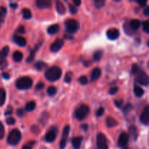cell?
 <instances>
[{"instance_id":"6da1fadb","label":"cell","mask_w":149,"mask_h":149,"mask_svg":"<svg viewBox=\"0 0 149 149\" xmlns=\"http://www.w3.org/2000/svg\"><path fill=\"white\" fill-rule=\"evenodd\" d=\"M62 75V70L58 66H52L45 72V77L50 81H55L59 79Z\"/></svg>"},{"instance_id":"7a4b0ae2","label":"cell","mask_w":149,"mask_h":149,"mask_svg":"<svg viewBox=\"0 0 149 149\" xmlns=\"http://www.w3.org/2000/svg\"><path fill=\"white\" fill-rule=\"evenodd\" d=\"M33 81L29 77H23L18 79L16 81V87L20 90H26L29 89L32 86Z\"/></svg>"},{"instance_id":"3957f363","label":"cell","mask_w":149,"mask_h":149,"mask_svg":"<svg viewBox=\"0 0 149 149\" xmlns=\"http://www.w3.org/2000/svg\"><path fill=\"white\" fill-rule=\"evenodd\" d=\"M21 139V133L17 129H14L9 133L7 142L12 146H15L20 142Z\"/></svg>"},{"instance_id":"277c9868","label":"cell","mask_w":149,"mask_h":149,"mask_svg":"<svg viewBox=\"0 0 149 149\" xmlns=\"http://www.w3.org/2000/svg\"><path fill=\"white\" fill-rule=\"evenodd\" d=\"M90 112V108L88 106L85 104H82L76 110L75 116L79 120H82L84 119L87 114Z\"/></svg>"},{"instance_id":"5b68a950","label":"cell","mask_w":149,"mask_h":149,"mask_svg":"<svg viewBox=\"0 0 149 149\" xmlns=\"http://www.w3.org/2000/svg\"><path fill=\"white\" fill-rule=\"evenodd\" d=\"M65 27L69 33H75L79 29V23L77 20H74V19H69L65 21Z\"/></svg>"},{"instance_id":"8992f818","label":"cell","mask_w":149,"mask_h":149,"mask_svg":"<svg viewBox=\"0 0 149 149\" xmlns=\"http://www.w3.org/2000/svg\"><path fill=\"white\" fill-rule=\"evenodd\" d=\"M137 74H138L136 77L137 81L143 86H148V77L146 73L143 71H139Z\"/></svg>"},{"instance_id":"52a82bcc","label":"cell","mask_w":149,"mask_h":149,"mask_svg":"<svg viewBox=\"0 0 149 149\" xmlns=\"http://www.w3.org/2000/svg\"><path fill=\"white\" fill-rule=\"evenodd\" d=\"M97 146L98 149H108L107 140L103 133H99L97 135Z\"/></svg>"},{"instance_id":"ba28073f","label":"cell","mask_w":149,"mask_h":149,"mask_svg":"<svg viewBox=\"0 0 149 149\" xmlns=\"http://www.w3.org/2000/svg\"><path fill=\"white\" fill-rule=\"evenodd\" d=\"M70 132V127L69 125H66V126L64 127L63 131V135L62 138H61V143H60V148L61 149H64L65 148V146H66V142H67V138H68V134Z\"/></svg>"},{"instance_id":"9c48e42d","label":"cell","mask_w":149,"mask_h":149,"mask_svg":"<svg viewBox=\"0 0 149 149\" xmlns=\"http://www.w3.org/2000/svg\"><path fill=\"white\" fill-rule=\"evenodd\" d=\"M57 132H58L57 128L52 127L50 130H49L47 132L46 135H45V141L48 143L53 142L55 140V138H56Z\"/></svg>"},{"instance_id":"30bf717a","label":"cell","mask_w":149,"mask_h":149,"mask_svg":"<svg viewBox=\"0 0 149 149\" xmlns=\"http://www.w3.org/2000/svg\"><path fill=\"white\" fill-rule=\"evenodd\" d=\"M64 42L63 39H57L50 46V50L52 52H58V50L62 48V47L63 46Z\"/></svg>"},{"instance_id":"8fae6325","label":"cell","mask_w":149,"mask_h":149,"mask_svg":"<svg viewBox=\"0 0 149 149\" xmlns=\"http://www.w3.org/2000/svg\"><path fill=\"white\" fill-rule=\"evenodd\" d=\"M128 141H129V135L126 132H122L119 136V140H118V146L119 147L126 146L127 144Z\"/></svg>"},{"instance_id":"7c38bea8","label":"cell","mask_w":149,"mask_h":149,"mask_svg":"<svg viewBox=\"0 0 149 149\" xmlns=\"http://www.w3.org/2000/svg\"><path fill=\"white\" fill-rule=\"evenodd\" d=\"M141 121L143 125H148L149 122V108L148 106H146L143 111L141 115Z\"/></svg>"},{"instance_id":"4fadbf2b","label":"cell","mask_w":149,"mask_h":149,"mask_svg":"<svg viewBox=\"0 0 149 149\" xmlns=\"http://www.w3.org/2000/svg\"><path fill=\"white\" fill-rule=\"evenodd\" d=\"M51 1L49 0H37L36 1V7L39 9H47L51 7Z\"/></svg>"},{"instance_id":"5bb4252c","label":"cell","mask_w":149,"mask_h":149,"mask_svg":"<svg viewBox=\"0 0 149 149\" xmlns=\"http://www.w3.org/2000/svg\"><path fill=\"white\" fill-rule=\"evenodd\" d=\"M107 36L111 40H115L119 36V31L116 29H111L107 31Z\"/></svg>"},{"instance_id":"9a60e30c","label":"cell","mask_w":149,"mask_h":149,"mask_svg":"<svg viewBox=\"0 0 149 149\" xmlns=\"http://www.w3.org/2000/svg\"><path fill=\"white\" fill-rule=\"evenodd\" d=\"M9 50H10V49H9L8 46H5L0 51V65L5 61V58L8 55Z\"/></svg>"},{"instance_id":"2e32d148","label":"cell","mask_w":149,"mask_h":149,"mask_svg":"<svg viewBox=\"0 0 149 149\" xmlns=\"http://www.w3.org/2000/svg\"><path fill=\"white\" fill-rule=\"evenodd\" d=\"M83 138L81 136L79 137H75L72 139L71 143H72V146L74 149H79L81 147V141H82Z\"/></svg>"},{"instance_id":"e0dca14e","label":"cell","mask_w":149,"mask_h":149,"mask_svg":"<svg viewBox=\"0 0 149 149\" xmlns=\"http://www.w3.org/2000/svg\"><path fill=\"white\" fill-rule=\"evenodd\" d=\"M101 75V71L99 68H95L93 70L91 74V80L93 81H96L97 79H98L99 77Z\"/></svg>"},{"instance_id":"ac0fdd59","label":"cell","mask_w":149,"mask_h":149,"mask_svg":"<svg viewBox=\"0 0 149 149\" xmlns=\"http://www.w3.org/2000/svg\"><path fill=\"white\" fill-rule=\"evenodd\" d=\"M14 41L17 45L19 46L24 47L26 45V40L24 37L21 36H18V35H15L14 36Z\"/></svg>"},{"instance_id":"d6986e66","label":"cell","mask_w":149,"mask_h":149,"mask_svg":"<svg viewBox=\"0 0 149 149\" xmlns=\"http://www.w3.org/2000/svg\"><path fill=\"white\" fill-rule=\"evenodd\" d=\"M56 10L58 11V13L61 15L65 14V11H66V9H65L64 4L60 1H56Z\"/></svg>"},{"instance_id":"ffe728a7","label":"cell","mask_w":149,"mask_h":149,"mask_svg":"<svg viewBox=\"0 0 149 149\" xmlns=\"http://www.w3.org/2000/svg\"><path fill=\"white\" fill-rule=\"evenodd\" d=\"M118 124L117 121L115 119H113V117H111V116H109V117L106 119V125L109 127H113L116 126Z\"/></svg>"},{"instance_id":"44dd1931","label":"cell","mask_w":149,"mask_h":149,"mask_svg":"<svg viewBox=\"0 0 149 149\" xmlns=\"http://www.w3.org/2000/svg\"><path fill=\"white\" fill-rule=\"evenodd\" d=\"M59 29L60 27L58 24H53L48 28L47 32L49 34H55V33H56L59 31Z\"/></svg>"},{"instance_id":"7402d4cb","label":"cell","mask_w":149,"mask_h":149,"mask_svg":"<svg viewBox=\"0 0 149 149\" xmlns=\"http://www.w3.org/2000/svg\"><path fill=\"white\" fill-rule=\"evenodd\" d=\"M129 132L131 136L134 138V140L138 138V130H137L136 127L135 125H131L129 128Z\"/></svg>"},{"instance_id":"603a6c76","label":"cell","mask_w":149,"mask_h":149,"mask_svg":"<svg viewBox=\"0 0 149 149\" xmlns=\"http://www.w3.org/2000/svg\"><path fill=\"white\" fill-rule=\"evenodd\" d=\"M130 26L132 28V30H136L141 26V21L138 19H133L130 21Z\"/></svg>"},{"instance_id":"cb8c5ba5","label":"cell","mask_w":149,"mask_h":149,"mask_svg":"<svg viewBox=\"0 0 149 149\" xmlns=\"http://www.w3.org/2000/svg\"><path fill=\"white\" fill-rule=\"evenodd\" d=\"M13 59L16 62H20L23 59V53L20 51H15L13 53Z\"/></svg>"},{"instance_id":"d4e9b609","label":"cell","mask_w":149,"mask_h":149,"mask_svg":"<svg viewBox=\"0 0 149 149\" xmlns=\"http://www.w3.org/2000/svg\"><path fill=\"white\" fill-rule=\"evenodd\" d=\"M22 14H23V17L24 19H30L32 17L31 12L28 8L23 9L22 10Z\"/></svg>"},{"instance_id":"484cf974","label":"cell","mask_w":149,"mask_h":149,"mask_svg":"<svg viewBox=\"0 0 149 149\" xmlns=\"http://www.w3.org/2000/svg\"><path fill=\"white\" fill-rule=\"evenodd\" d=\"M134 93L137 97H141L144 94V90L139 86L135 85V88H134Z\"/></svg>"},{"instance_id":"4316f807","label":"cell","mask_w":149,"mask_h":149,"mask_svg":"<svg viewBox=\"0 0 149 149\" xmlns=\"http://www.w3.org/2000/svg\"><path fill=\"white\" fill-rule=\"evenodd\" d=\"M6 92L3 88H0V106H2L5 102Z\"/></svg>"},{"instance_id":"83f0119b","label":"cell","mask_w":149,"mask_h":149,"mask_svg":"<svg viewBox=\"0 0 149 149\" xmlns=\"http://www.w3.org/2000/svg\"><path fill=\"white\" fill-rule=\"evenodd\" d=\"M35 107H36V103L34 101H30L26 104V111H32L34 110Z\"/></svg>"},{"instance_id":"f1b7e54d","label":"cell","mask_w":149,"mask_h":149,"mask_svg":"<svg viewBox=\"0 0 149 149\" xmlns=\"http://www.w3.org/2000/svg\"><path fill=\"white\" fill-rule=\"evenodd\" d=\"M39 47L36 46V47H35L34 49H33V50L31 51L30 55H29V57L27 58V60H26V62H27V63H31L32 61H33V58H34V56H35V53H36V50H37L38 48H39Z\"/></svg>"},{"instance_id":"f546056e","label":"cell","mask_w":149,"mask_h":149,"mask_svg":"<svg viewBox=\"0 0 149 149\" xmlns=\"http://www.w3.org/2000/svg\"><path fill=\"white\" fill-rule=\"evenodd\" d=\"M34 66L36 69L39 70V71H41V70L43 69L45 67H46V63H45L42 62V61H38V62H36V63H35Z\"/></svg>"},{"instance_id":"4dcf8cb0","label":"cell","mask_w":149,"mask_h":149,"mask_svg":"<svg viewBox=\"0 0 149 149\" xmlns=\"http://www.w3.org/2000/svg\"><path fill=\"white\" fill-rule=\"evenodd\" d=\"M102 55H103V51L102 50H97L94 53L93 55V58H94L95 61H100L102 58Z\"/></svg>"},{"instance_id":"1f68e13d","label":"cell","mask_w":149,"mask_h":149,"mask_svg":"<svg viewBox=\"0 0 149 149\" xmlns=\"http://www.w3.org/2000/svg\"><path fill=\"white\" fill-rule=\"evenodd\" d=\"M57 93L56 87H53V86H50V87H48L47 93L49 95L52 96V95H55V93Z\"/></svg>"},{"instance_id":"d6a6232c","label":"cell","mask_w":149,"mask_h":149,"mask_svg":"<svg viewBox=\"0 0 149 149\" xmlns=\"http://www.w3.org/2000/svg\"><path fill=\"white\" fill-rule=\"evenodd\" d=\"M95 6L97 8H101L104 6L105 4V1L104 0H95L94 1Z\"/></svg>"},{"instance_id":"836d02e7","label":"cell","mask_w":149,"mask_h":149,"mask_svg":"<svg viewBox=\"0 0 149 149\" xmlns=\"http://www.w3.org/2000/svg\"><path fill=\"white\" fill-rule=\"evenodd\" d=\"M143 29L146 33H149V22L148 20H146L143 23Z\"/></svg>"},{"instance_id":"e575fe53","label":"cell","mask_w":149,"mask_h":149,"mask_svg":"<svg viewBox=\"0 0 149 149\" xmlns=\"http://www.w3.org/2000/svg\"><path fill=\"white\" fill-rule=\"evenodd\" d=\"M124 27H125V31L127 33H128V34H132V33H133L132 28L130 27V26H128L126 23H125Z\"/></svg>"},{"instance_id":"d590c367","label":"cell","mask_w":149,"mask_h":149,"mask_svg":"<svg viewBox=\"0 0 149 149\" xmlns=\"http://www.w3.org/2000/svg\"><path fill=\"white\" fill-rule=\"evenodd\" d=\"M4 136V127L2 123L0 122V140L2 139Z\"/></svg>"},{"instance_id":"8d00e7d4","label":"cell","mask_w":149,"mask_h":149,"mask_svg":"<svg viewBox=\"0 0 149 149\" xmlns=\"http://www.w3.org/2000/svg\"><path fill=\"white\" fill-rule=\"evenodd\" d=\"M6 13H7V10H6L5 7H0V19L4 17V15H6Z\"/></svg>"},{"instance_id":"74e56055","label":"cell","mask_w":149,"mask_h":149,"mask_svg":"<svg viewBox=\"0 0 149 149\" xmlns=\"http://www.w3.org/2000/svg\"><path fill=\"white\" fill-rule=\"evenodd\" d=\"M79 81L80 84H86L87 83V78L85 76H81V77L79 79Z\"/></svg>"},{"instance_id":"f35d334b","label":"cell","mask_w":149,"mask_h":149,"mask_svg":"<svg viewBox=\"0 0 149 149\" xmlns=\"http://www.w3.org/2000/svg\"><path fill=\"white\" fill-rule=\"evenodd\" d=\"M6 122H7V125H14L15 123V119L13 117H11V116H10V117H8L7 119H6Z\"/></svg>"},{"instance_id":"ab89813d","label":"cell","mask_w":149,"mask_h":149,"mask_svg":"<svg viewBox=\"0 0 149 149\" xmlns=\"http://www.w3.org/2000/svg\"><path fill=\"white\" fill-rule=\"evenodd\" d=\"M132 109V106L131 104H130V103H128L127 105H126L125 106V107L123 109V111L124 113H128V112H130L131 111V109Z\"/></svg>"},{"instance_id":"60d3db41","label":"cell","mask_w":149,"mask_h":149,"mask_svg":"<svg viewBox=\"0 0 149 149\" xmlns=\"http://www.w3.org/2000/svg\"><path fill=\"white\" fill-rule=\"evenodd\" d=\"M69 10L72 14H76L77 12V9L76 6H74L73 4H69Z\"/></svg>"},{"instance_id":"b9f144b4","label":"cell","mask_w":149,"mask_h":149,"mask_svg":"<svg viewBox=\"0 0 149 149\" xmlns=\"http://www.w3.org/2000/svg\"><path fill=\"white\" fill-rule=\"evenodd\" d=\"M103 113H104V109L103 107H100L96 112V116L100 117V116H101L103 114Z\"/></svg>"},{"instance_id":"7bdbcfd3","label":"cell","mask_w":149,"mask_h":149,"mask_svg":"<svg viewBox=\"0 0 149 149\" xmlns=\"http://www.w3.org/2000/svg\"><path fill=\"white\" fill-rule=\"evenodd\" d=\"M139 68H138V65L136 64H134L132 66V74H137V73L139 71Z\"/></svg>"},{"instance_id":"ee69618b","label":"cell","mask_w":149,"mask_h":149,"mask_svg":"<svg viewBox=\"0 0 149 149\" xmlns=\"http://www.w3.org/2000/svg\"><path fill=\"white\" fill-rule=\"evenodd\" d=\"M118 90H119V88H118V87H111V88L109 90V93H110L111 95H114L117 93Z\"/></svg>"},{"instance_id":"f6af8a7d","label":"cell","mask_w":149,"mask_h":149,"mask_svg":"<svg viewBox=\"0 0 149 149\" xmlns=\"http://www.w3.org/2000/svg\"><path fill=\"white\" fill-rule=\"evenodd\" d=\"M34 141H32L29 144H27V145H24L23 146V148L22 149H31L32 148V146L34 144Z\"/></svg>"},{"instance_id":"bcb514c9","label":"cell","mask_w":149,"mask_h":149,"mask_svg":"<svg viewBox=\"0 0 149 149\" xmlns=\"http://www.w3.org/2000/svg\"><path fill=\"white\" fill-rule=\"evenodd\" d=\"M45 87V84L43 82H39L36 86V90H42Z\"/></svg>"},{"instance_id":"7dc6e473","label":"cell","mask_w":149,"mask_h":149,"mask_svg":"<svg viewBox=\"0 0 149 149\" xmlns=\"http://www.w3.org/2000/svg\"><path fill=\"white\" fill-rule=\"evenodd\" d=\"M122 102H123V100H115V105H116V106H117V107H119V108H120L121 106H122Z\"/></svg>"},{"instance_id":"c3c4849f","label":"cell","mask_w":149,"mask_h":149,"mask_svg":"<svg viewBox=\"0 0 149 149\" xmlns=\"http://www.w3.org/2000/svg\"><path fill=\"white\" fill-rule=\"evenodd\" d=\"M71 77L69 75V74H67L66 76H65V81H66V82L69 83L70 81H71Z\"/></svg>"},{"instance_id":"681fc988","label":"cell","mask_w":149,"mask_h":149,"mask_svg":"<svg viewBox=\"0 0 149 149\" xmlns=\"http://www.w3.org/2000/svg\"><path fill=\"white\" fill-rule=\"evenodd\" d=\"M18 31L21 33H25V28L23 26H20V27L18 28Z\"/></svg>"},{"instance_id":"f907efd6","label":"cell","mask_w":149,"mask_h":149,"mask_svg":"<svg viewBox=\"0 0 149 149\" xmlns=\"http://www.w3.org/2000/svg\"><path fill=\"white\" fill-rule=\"evenodd\" d=\"M17 114L20 117H21V116H23V111L22 110V109H18V110L17 111Z\"/></svg>"},{"instance_id":"816d5d0a","label":"cell","mask_w":149,"mask_h":149,"mask_svg":"<svg viewBox=\"0 0 149 149\" xmlns=\"http://www.w3.org/2000/svg\"><path fill=\"white\" fill-rule=\"evenodd\" d=\"M143 13H144V14H145L146 16H149V7H146V9L144 10Z\"/></svg>"},{"instance_id":"f5cc1de1","label":"cell","mask_w":149,"mask_h":149,"mask_svg":"<svg viewBox=\"0 0 149 149\" xmlns=\"http://www.w3.org/2000/svg\"><path fill=\"white\" fill-rule=\"evenodd\" d=\"M137 2H138L141 6H145L146 4L147 1H137Z\"/></svg>"},{"instance_id":"db71d44e","label":"cell","mask_w":149,"mask_h":149,"mask_svg":"<svg viewBox=\"0 0 149 149\" xmlns=\"http://www.w3.org/2000/svg\"><path fill=\"white\" fill-rule=\"evenodd\" d=\"M12 108L11 107H8V109H7V111H6V113H5V114L6 115H10V114H11L12 113Z\"/></svg>"},{"instance_id":"11a10c76","label":"cell","mask_w":149,"mask_h":149,"mask_svg":"<svg viewBox=\"0 0 149 149\" xmlns=\"http://www.w3.org/2000/svg\"><path fill=\"white\" fill-rule=\"evenodd\" d=\"M74 3L76 6H79L80 4H81V1H79V0H74Z\"/></svg>"},{"instance_id":"9f6ffc18","label":"cell","mask_w":149,"mask_h":149,"mask_svg":"<svg viewBox=\"0 0 149 149\" xmlns=\"http://www.w3.org/2000/svg\"><path fill=\"white\" fill-rule=\"evenodd\" d=\"M2 76L4 79H8L10 78V76H9V74H7V73H3Z\"/></svg>"},{"instance_id":"6f0895ef","label":"cell","mask_w":149,"mask_h":149,"mask_svg":"<svg viewBox=\"0 0 149 149\" xmlns=\"http://www.w3.org/2000/svg\"><path fill=\"white\" fill-rule=\"evenodd\" d=\"M10 7H13V8H17V3H11V4H10Z\"/></svg>"},{"instance_id":"680465c9","label":"cell","mask_w":149,"mask_h":149,"mask_svg":"<svg viewBox=\"0 0 149 149\" xmlns=\"http://www.w3.org/2000/svg\"><path fill=\"white\" fill-rule=\"evenodd\" d=\"M87 127H88L87 126V125H83L82 126H81V127L83 128V130H84L86 131L87 130Z\"/></svg>"},{"instance_id":"91938a15","label":"cell","mask_w":149,"mask_h":149,"mask_svg":"<svg viewBox=\"0 0 149 149\" xmlns=\"http://www.w3.org/2000/svg\"><path fill=\"white\" fill-rule=\"evenodd\" d=\"M124 149H130V148H125Z\"/></svg>"}]
</instances>
